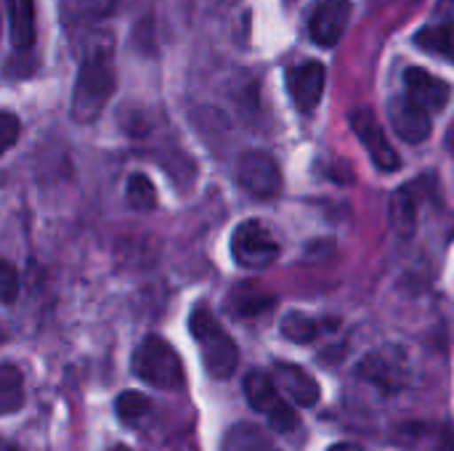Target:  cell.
<instances>
[{
    "instance_id": "obj_4",
    "label": "cell",
    "mask_w": 454,
    "mask_h": 451,
    "mask_svg": "<svg viewBox=\"0 0 454 451\" xmlns=\"http://www.w3.org/2000/svg\"><path fill=\"white\" fill-rule=\"evenodd\" d=\"M245 396H247L250 407L271 423L274 431L293 433L301 425L293 407H287V401L279 396L274 377H269L266 372H250L245 377Z\"/></svg>"
},
{
    "instance_id": "obj_6",
    "label": "cell",
    "mask_w": 454,
    "mask_h": 451,
    "mask_svg": "<svg viewBox=\"0 0 454 451\" xmlns=\"http://www.w3.org/2000/svg\"><path fill=\"white\" fill-rule=\"evenodd\" d=\"M237 181L247 194H253L258 199H271L282 191V173H279L274 157L266 152L242 154V159L237 165Z\"/></svg>"
},
{
    "instance_id": "obj_8",
    "label": "cell",
    "mask_w": 454,
    "mask_h": 451,
    "mask_svg": "<svg viewBox=\"0 0 454 451\" xmlns=\"http://www.w3.org/2000/svg\"><path fill=\"white\" fill-rule=\"evenodd\" d=\"M325 74L327 72H325V66L319 61H306V64H298V66L287 69L290 98L303 114H311L319 106L322 93H325Z\"/></svg>"
},
{
    "instance_id": "obj_18",
    "label": "cell",
    "mask_w": 454,
    "mask_h": 451,
    "mask_svg": "<svg viewBox=\"0 0 454 451\" xmlns=\"http://www.w3.org/2000/svg\"><path fill=\"white\" fill-rule=\"evenodd\" d=\"M415 43L420 48H428L434 53H442V56H450L454 58V24L452 21H439V24H431L426 29L418 32Z\"/></svg>"
},
{
    "instance_id": "obj_22",
    "label": "cell",
    "mask_w": 454,
    "mask_h": 451,
    "mask_svg": "<svg viewBox=\"0 0 454 451\" xmlns=\"http://www.w3.org/2000/svg\"><path fill=\"white\" fill-rule=\"evenodd\" d=\"M319 332H322V327L303 314H287L282 319V335L295 343H311Z\"/></svg>"
},
{
    "instance_id": "obj_12",
    "label": "cell",
    "mask_w": 454,
    "mask_h": 451,
    "mask_svg": "<svg viewBox=\"0 0 454 451\" xmlns=\"http://www.w3.org/2000/svg\"><path fill=\"white\" fill-rule=\"evenodd\" d=\"M274 383L298 404V407H314L322 396L319 391V383L306 372L301 369L298 364H290V362H277L274 364Z\"/></svg>"
},
{
    "instance_id": "obj_21",
    "label": "cell",
    "mask_w": 454,
    "mask_h": 451,
    "mask_svg": "<svg viewBox=\"0 0 454 451\" xmlns=\"http://www.w3.org/2000/svg\"><path fill=\"white\" fill-rule=\"evenodd\" d=\"M231 311H237L239 316H253L261 314L263 308L271 306V295H263L258 287H242L231 295Z\"/></svg>"
},
{
    "instance_id": "obj_9",
    "label": "cell",
    "mask_w": 454,
    "mask_h": 451,
    "mask_svg": "<svg viewBox=\"0 0 454 451\" xmlns=\"http://www.w3.org/2000/svg\"><path fill=\"white\" fill-rule=\"evenodd\" d=\"M404 88H407V98H412L418 106H423L431 114L442 112L452 96V88L444 80H439L436 74H431L420 66H410L404 72Z\"/></svg>"
},
{
    "instance_id": "obj_28",
    "label": "cell",
    "mask_w": 454,
    "mask_h": 451,
    "mask_svg": "<svg viewBox=\"0 0 454 451\" xmlns=\"http://www.w3.org/2000/svg\"><path fill=\"white\" fill-rule=\"evenodd\" d=\"M112 451H128V447H114Z\"/></svg>"
},
{
    "instance_id": "obj_19",
    "label": "cell",
    "mask_w": 454,
    "mask_h": 451,
    "mask_svg": "<svg viewBox=\"0 0 454 451\" xmlns=\"http://www.w3.org/2000/svg\"><path fill=\"white\" fill-rule=\"evenodd\" d=\"M125 199L133 210H152L157 205V191L154 183L144 173H133L125 186Z\"/></svg>"
},
{
    "instance_id": "obj_10",
    "label": "cell",
    "mask_w": 454,
    "mask_h": 451,
    "mask_svg": "<svg viewBox=\"0 0 454 451\" xmlns=\"http://www.w3.org/2000/svg\"><path fill=\"white\" fill-rule=\"evenodd\" d=\"M348 19H351V0H322L309 24L314 43L333 48L343 37Z\"/></svg>"
},
{
    "instance_id": "obj_15",
    "label": "cell",
    "mask_w": 454,
    "mask_h": 451,
    "mask_svg": "<svg viewBox=\"0 0 454 451\" xmlns=\"http://www.w3.org/2000/svg\"><path fill=\"white\" fill-rule=\"evenodd\" d=\"M221 451H277V447L263 428L253 423H239L226 433Z\"/></svg>"
},
{
    "instance_id": "obj_2",
    "label": "cell",
    "mask_w": 454,
    "mask_h": 451,
    "mask_svg": "<svg viewBox=\"0 0 454 451\" xmlns=\"http://www.w3.org/2000/svg\"><path fill=\"white\" fill-rule=\"evenodd\" d=\"M189 330L200 346L205 369L215 380L231 377L239 364V348L231 340V335L221 327V322L213 314H207L205 308H197L189 319Z\"/></svg>"
},
{
    "instance_id": "obj_5",
    "label": "cell",
    "mask_w": 454,
    "mask_h": 451,
    "mask_svg": "<svg viewBox=\"0 0 454 451\" xmlns=\"http://www.w3.org/2000/svg\"><path fill=\"white\" fill-rule=\"evenodd\" d=\"M231 255L237 266L247 271H261V268H269L279 258V245L261 221H245L234 229Z\"/></svg>"
},
{
    "instance_id": "obj_25",
    "label": "cell",
    "mask_w": 454,
    "mask_h": 451,
    "mask_svg": "<svg viewBox=\"0 0 454 451\" xmlns=\"http://www.w3.org/2000/svg\"><path fill=\"white\" fill-rule=\"evenodd\" d=\"M327 451H362L359 447H354V444H333Z\"/></svg>"
},
{
    "instance_id": "obj_16",
    "label": "cell",
    "mask_w": 454,
    "mask_h": 451,
    "mask_svg": "<svg viewBox=\"0 0 454 451\" xmlns=\"http://www.w3.org/2000/svg\"><path fill=\"white\" fill-rule=\"evenodd\" d=\"M117 0H61V19L67 27H88L104 19Z\"/></svg>"
},
{
    "instance_id": "obj_27",
    "label": "cell",
    "mask_w": 454,
    "mask_h": 451,
    "mask_svg": "<svg viewBox=\"0 0 454 451\" xmlns=\"http://www.w3.org/2000/svg\"><path fill=\"white\" fill-rule=\"evenodd\" d=\"M3 451H19V449H16L13 444H5V447H3Z\"/></svg>"
},
{
    "instance_id": "obj_7",
    "label": "cell",
    "mask_w": 454,
    "mask_h": 451,
    "mask_svg": "<svg viewBox=\"0 0 454 451\" xmlns=\"http://www.w3.org/2000/svg\"><path fill=\"white\" fill-rule=\"evenodd\" d=\"M351 128L356 133V138L364 144V149L370 152L372 162L383 170V173H394L399 167V154L391 146V141L383 133V125L378 122L372 109H354L351 112Z\"/></svg>"
},
{
    "instance_id": "obj_14",
    "label": "cell",
    "mask_w": 454,
    "mask_h": 451,
    "mask_svg": "<svg viewBox=\"0 0 454 451\" xmlns=\"http://www.w3.org/2000/svg\"><path fill=\"white\" fill-rule=\"evenodd\" d=\"M8 13V35L16 51H27L35 43V3L32 0H3Z\"/></svg>"
},
{
    "instance_id": "obj_1",
    "label": "cell",
    "mask_w": 454,
    "mask_h": 451,
    "mask_svg": "<svg viewBox=\"0 0 454 451\" xmlns=\"http://www.w3.org/2000/svg\"><path fill=\"white\" fill-rule=\"evenodd\" d=\"M114 93V66L112 51L106 43H96L77 72L74 93H72V117L77 122H93Z\"/></svg>"
},
{
    "instance_id": "obj_13",
    "label": "cell",
    "mask_w": 454,
    "mask_h": 451,
    "mask_svg": "<svg viewBox=\"0 0 454 451\" xmlns=\"http://www.w3.org/2000/svg\"><path fill=\"white\" fill-rule=\"evenodd\" d=\"M426 181H415L410 186H402L391 199V223L402 237H410L418 223V205L423 199Z\"/></svg>"
},
{
    "instance_id": "obj_3",
    "label": "cell",
    "mask_w": 454,
    "mask_h": 451,
    "mask_svg": "<svg viewBox=\"0 0 454 451\" xmlns=\"http://www.w3.org/2000/svg\"><path fill=\"white\" fill-rule=\"evenodd\" d=\"M133 372L144 383H149L154 388H162V391L178 388L184 383L181 356L160 335H149V338L141 340V346L133 354Z\"/></svg>"
},
{
    "instance_id": "obj_11",
    "label": "cell",
    "mask_w": 454,
    "mask_h": 451,
    "mask_svg": "<svg viewBox=\"0 0 454 451\" xmlns=\"http://www.w3.org/2000/svg\"><path fill=\"white\" fill-rule=\"evenodd\" d=\"M388 117L394 130L407 141V144H420L431 136V112H426L423 106H418L412 98L399 96L391 101L388 106Z\"/></svg>"
},
{
    "instance_id": "obj_23",
    "label": "cell",
    "mask_w": 454,
    "mask_h": 451,
    "mask_svg": "<svg viewBox=\"0 0 454 451\" xmlns=\"http://www.w3.org/2000/svg\"><path fill=\"white\" fill-rule=\"evenodd\" d=\"M0 274H3V279H0V284H3V290H0L3 303H13V300H16V295H19V279H16V271H13V266H11V263H3V266H0Z\"/></svg>"
},
{
    "instance_id": "obj_17",
    "label": "cell",
    "mask_w": 454,
    "mask_h": 451,
    "mask_svg": "<svg viewBox=\"0 0 454 451\" xmlns=\"http://www.w3.org/2000/svg\"><path fill=\"white\" fill-rule=\"evenodd\" d=\"M24 404V380L13 364L0 367V407L5 415H13Z\"/></svg>"
},
{
    "instance_id": "obj_24",
    "label": "cell",
    "mask_w": 454,
    "mask_h": 451,
    "mask_svg": "<svg viewBox=\"0 0 454 451\" xmlns=\"http://www.w3.org/2000/svg\"><path fill=\"white\" fill-rule=\"evenodd\" d=\"M3 149H11L16 144V136H19V120L11 114V112H3Z\"/></svg>"
},
{
    "instance_id": "obj_20",
    "label": "cell",
    "mask_w": 454,
    "mask_h": 451,
    "mask_svg": "<svg viewBox=\"0 0 454 451\" xmlns=\"http://www.w3.org/2000/svg\"><path fill=\"white\" fill-rule=\"evenodd\" d=\"M117 417L128 425H138L144 423L149 415H152V401L144 396V393H136V391H128L117 399Z\"/></svg>"
},
{
    "instance_id": "obj_26",
    "label": "cell",
    "mask_w": 454,
    "mask_h": 451,
    "mask_svg": "<svg viewBox=\"0 0 454 451\" xmlns=\"http://www.w3.org/2000/svg\"><path fill=\"white\" fill-rule=\"evenodd\" d=\"M436 451H454V447H452V444H442V447H439Z\"/></svg>"
}]
</instances>
